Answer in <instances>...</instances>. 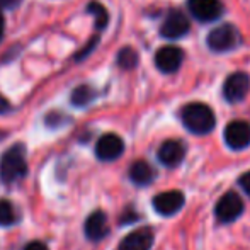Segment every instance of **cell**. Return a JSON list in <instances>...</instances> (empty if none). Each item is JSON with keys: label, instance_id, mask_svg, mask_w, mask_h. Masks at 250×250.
Wrapping results in <instances>:
<instances>
[{"label": "cell", "instance_id": "obj_1", "mask_svg": "<svg viewBox=\"0 0 250 250\" xmlns=\"http://www.w3.org/2000/svg\"><path fill=\"white\" fill-rule=\"evenodd\" d=\"M27 175L26 145L16 143L7 148L0 157V181L3 184H14Z\"/></svg>", "mask_w": 250, "mask_h": 250}, {"label": "cell", "instance_id": "obj_2", "mask_svg": "<svg viewBox=\"0 0 250 250\" xmlns=\"http://www.w3.org/2000/svg\"><path fill=\"white\" fill-rule=\"evenodd\" d=\"M181 119L186 128L194 135H208L216 125L213 109L203 102H191L184 105L181 111Z\"/></svg>", "mask_w": 250, "mask_h": 250}, {"label": "cell", "instance_id": "obj_3", "mask_svg": "<svg viewBox=\"0 0 250 250\" xmlns=\"http://www.w3.org/2000/svg\"><path fill=\"white\" fill-rule=\"evenodd\" d=\"M208 46L214 53H227L240 44V33L233 24L227 22L214 27L206 40Z\"/></svg>", "mask_w": 250, "mask_h": 250}, {"label": "cell", "instance_id": "obj_4", "mask_svg": "<svg viewBox=\"0 0 250 250\" xmlns=\"http://www.w3.org/2000/svg\"><path fill=\"white\" fill-rule=\"evenodd\" d=\"M242 213H244V201L233 191L227 192L214 208V216L220 223H231L238 220Z\"/></svg>", "mask_w": 250, "mask_h": 250}, {"label": "cell", "instance_id": "obj_5", "mask_svg": "<svg viewBox=\"0 0 250 250\" xmlns=\"http://www.w3.org/2000/svg\"><path fill=\"white\" fill-rule=\"evenodd\" d=\"M250 92V77L245 72H235L225 80L223 96L228 102H240Z\"/></svg>", "mask_w": 250, "mask_h": 250}, {"label": "cell", "instance_id": "obj_6", "mask_svg": "<svg viewBox=\"0 0 250 250\" xmlns=\"http://www.w3.org/2000/svg\"><path fill=\"white\" fill-rule=\"evenodd\" d=\"M188 9L201 22H213L223 14V3L220 0H188Z\"/></svg>", "mask_w": 250, "mask_h": 250}, {"label": "cell", "instance_id": "obj_7", "mask_svg": "<svg viewBox=\"0 0 250 250\" xmlns=\"http://www.w3.org/2000/svg\"><path fill=\"white\" fill-rule=\"evenodd\" d=\"M186 203L184 192L182 191H167L160 192L153 198V208L162 216H174L175 213L182 209Z\"/></svg>", "mask_w": 250, "mask_h": 250}, {"label": "cell", "instance_id": "obj_8", "mask_svg": "<svg viewBox=\"0 0 250 250\" xmlns=\"http://www.w3.org/2000/svg\"><path fill=\"white\" fill-rule=\"evenodd\" d=\"M189 29H191V24H189L188 17L181 10H172L162 24L160 34L167 40H179V38L186 36Z\"/></svg>", "mask_w": 250, "mask_h": 250}, {"label": "cell", "instance_id": "obj_9", "mask_svg": "<svg viewBox=\"0 0 250 250\" xmlns=\"http://www.w3.org/2000/svg\"><path fill=\"white\" fill-rule=\"evenodd\" d=\"M125 151V142L121 136L114 135V133H107L102 135L96 143V155L99 160L111 162L119 158Z\"/></svg>", "mask_w": 250, "mask_h": 250}, {"label": "cell", "instance_id": "obj_10", "mask_svg": "<svg viewBox=\"0 0 250 250\" xmlns=\"http://www.w3.org/2000/svg\"><path fill=\"white\" fill-rule=\"evenodd\" d=\"M225 143L231 150H244L250 145V125L247 121H231L225 128Z\"/></svg>", "mask_w": 250, "mask_h": 250}, {"label": "cell", "instance_id": "obj_11", "mask_svg": "<svg viewBox=\"0 0 250 250\" xmlns=\"http://www.w3.org/2000/svg\"><path fill=\"white\" fill-rule=\"evenodd\" d=\"M182 60H184V51L177 46H162L155 53V65L164 73L177 72L182 65Z\"/></svg>", "mask_w": 250, "mask_h": 250}, {"label": "cell", "instance_id": "obj_12", "mask_svg": "<svg viewBox=\"0 0 250 250\" xmlns=\"http://www.w3.org/2000/svg\"><path fill=\"white\" fill-rule=\"evenodd\" d=\"M155 235L148 227L138 228V230L128 233L118 245V250H150L153 245Z\"/></svg>", "mask_w": 250, "mask_h": 250}, {"label": "cell", "instance_id": "obj_13", "mask_svg": "<svg viewBox=\"0 0 250 250\" xmlns=\"http://www.w3.org/2000/svg\"><path fill=\"white\" fill-rule=\"evenodd\" d=\"M158 160L165 167H175L179 165L186 157V146L179 140H167L158 148Z\"/></svg>", "mask_w": 250, "mask_h": 250}, {"label": "cell", "instance_id": "obj_14", "mask_svg": "<svg viewBox=\"0 0 250 250\" xmlns=\"http://www.w3.org/2000/svg\"><path fill=\"white\" fill-rule=\"evenodd\" d=\"M85 235L89 240L92 242H99L105 235L109 233V225H107V216H105L104 211L97 209L94 213L89 214V218L85 220Z\"/></svg>", "mask_w": 250, "mask_h": 250}, {"label": "cell", "instance_id": "obj_15", "mask_svg": "<svg viewBox=\"0 0 250 250\" xmlns=\"http://www.w3.org/2000/svg\"><path fill=\"white\" fill-rule=\"evenodd\" d=\"M153 167L145 160H138L129 167V181L136 186H148L155 179Z\"/></svg>", "mask_w": 250, "mask_h": 250}, {"label": "cell", "instance_id": "obj_16", "mask_svg": "<svg viewBox=\"0 0 250 250\" xmlns=\"http://www.w3.org/2000/svg\"><path fill=\"white\" fill-rule=\"evenodd\" d=\"M19 221V213L9 199H0V227H10Z\"/></svg>", "mask_w": 250, "mask_h": 250}, {"label": "cell", "instance_id": "obj_17", "mask_svg": "<svg viewBox=\"0 0 250 250\" xmlns=\"http://www.w3.org/2000/svg\"><path fill=\"white\" fill-rule=\"evenodd\" d=\"M94 89L89 85H79L75 90L72 92V97H70V101H72L73 105H77V107H85L87 104H90V102L94 101Z\"/></svg>", "mask_w": 250, "mask_h": 250}, {"label": "cell", "instance_id": "obj_18", "mask_svg": "<svg viewBox=\"0 0 250 250\" xmlns=\"http://www.w3.org/2000/svg\"><path fill=\"white\" fill-rule=\"evenodd\" d=\"M140 62V56L133 48L126 46L118 53V65L125 70H133Z\"/></svg>", "mask_w": 250, "mask_h": 250}, {"label": "cell", "instance_id": "obj_19", "mask_svg": "<svg viewBox=\"0 0 250 250\" xmlns=\"http://www.w3.org/2000/svg\"><path fill=\"white\" fill-rule=\"evenodd\" d=\"M87 12L94 16L97 29H104V27L107 26L109 14H107V10L104 9V5H101L99 2H90L89 5H87Z\"/></svg>", "mask_w": 250, "mask_h": 250}, {"label": "cell", "instance_id": "obj_20", "mask_svg": "<svg viewBox=\"0 0 250 250\" xmlns=\"http://www.w3.org/2000/svg\"><path fill=\"white\" fill-rule=\"evenodd\" d=\"M238 184H240V188L244 189L245 194L250 196V172H245V174L242 175L240 181H238Z\"/></svg>", "mask_w": 250, "mask_h": 250}, {"label": "cell", "instance_id": "obj_21", "mask_svg": "<svg viewBox=\"0 0 250 250\" xmlns=\"http://www.w3.org/2000/svg\"><path fill=\"white\" fill-rule=\"evenodd\" d=\"M24 250H48V247L43 244V242H38L36 240V242H31V244H27Z\"/></svg>", "mask_w": 250, "mask_h": 250}, {"label": "cell", "instance_id": "obj_22", "mask_svg": "<svg viewBox=\"0 0 250 250\" xmlns=\"http://www.w3.org/2000/svg\"><path fill=\"white\" fill-rule=\"evenodd\" d=\"M9 111H10V102L0 94V114H5Z\"/></svg>", "mask_w": 250, "mask_h": 250}, {"label": "cell", "instance_id": "obj_23", "mask_svg": "<svg viewBox=\"0 0 250 250\" xmlns=\"http://www.w3.org/2000/svg\"><path fill=\"white\" fill-rule=\"evenodd\" d=\"M17 3H19V0H0V9H2V7H10V9H12Z\"/></svg>", "mask_w": 250, "mask_h": 250}, {"label": "cell", "instance_id": "obj_24", "mask_svg": "<svg viewBox=\"0 0 250 250\" xmlns=\"http://www.w3.org/2000/svg\"><path fill=\"white\" fill-rule=\"evenodd\" d=\"M3 31H5V21H3L2 9H0V41H2V38H3Z\"/></svg>", "mask_w": 250, "mask_h": 250}, {"label": "cell", "instance_id": "obj_25", "mask_svg": "<svg viewBox=\"0 0 250 250\" xmlns=\"http://www.w3.org/2000/svg\"><path fill=\"white\" fill-rule=\"evenodd\" d=\"M3 136H5V133H3V131H0V140H2Z\"/></svg>", "mask_w": 250, "mask_h": 250}]
</instances>
